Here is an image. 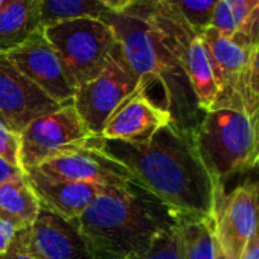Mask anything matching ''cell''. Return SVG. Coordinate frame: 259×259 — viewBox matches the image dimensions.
I'll return each instance as SVG.
<instances>
[{
  "mask_svg": "<svg viewBox=\"0 0 259 259\" xmlns=\"http://www.w3.org/2000/svg\"><path fill=\"white\" fill-rule=\"evenodd\" d=\"M99 147L130 171L135 185L180 218H213L218 182L197 151L194 130L171 122L147 142L126 144L101 138Z\"/></svg>",
  "mask_w": 259,
  "mask_h": 259,
  "instance_id": "6da1fadb",
  "label": "cell"
},
{
  "mask_svg": "<svg viewBox=\"0 0 259 259\" xmlns=\"http://www.w3.org/2000/svg\"><path fill=\"white\" fill-rule=\"evenodd\" d=\"M180 217L135 183L107 188L72 221L93 259H126L144 253Z\"/></svg>",
  "mask_w": 259,
  "mask_h": 259,
  "instance_id": "7a4b0ae2",
  "label": "cell"
},
{
  "mask_svg": "<svg viewBox=\"0 0 259 259\" xmlns=\"http://www.w3.org/2000/svg\"><path fill=\"white\" fill-rule=\"evenodd\" d=\"M102 20L113 29L126 64L142 79L147 93L153 84H159L174 123L194 130L200 110L183 69L157 28L132 4L120 13L108 11Z\"/></svg>",
  "mask_w": 259,
  "mask_h": 259,
  "instance_id": "3957f363",
  "label": "cell"
},
{
  "mask_svg": "<svg viewBox=\"0 0 259 259\" xmlns=\"http://www.w3.org/2000/svg\"><path fill=\"white\" fill-rule=\"evenodd\" d=\"M194 142L213 180L223 185L253 168L254 128L247 113L227 108L203 113L194 128Z\"/></svg>",
  "mask_w": 259,
  "mask_h": 259,
  "instance_id": "277c9868",
  "label": "cell"
},
{
  "mask_svg": "<svg viewBox=\"0 0 259 259\" xmlns=\"http://www.w3.org/2000/svg\"><path fill=\"white\" fill-rule=\"evenodd\" d=\"M43 34L58 52L75 89L102 72L117 43L110 25L98 19L58 22L45 26Z\"/></svg>",
  "mask_w": 259,
  "mask_h": 259,
  "instance_id": "5b68a950",
  "label": "cell"
},
{
  "mask_svg": "<svg viewBox=\"0 0 259 259\" xmlns=\"http://www.w3.org/2000/svg\"><path fill=\"white\" fill-rule=\"evenodd\" d=\"M142 87L147 90L142 79L126 64L116 43L102 72L75 89L72 105L90 133L101 136L102 128L113 111Z\"/></svg>",
  "mask_w": 259,
  "mask_h": 259,
  "instance_id": "8992f818",
  "label": "cell"
},
{
  "mask_svg": "<svg viewBox=\"0 0 259 259\" xmlns=\"http://www.w3.org/2000/svg\"><path fill=\"white\" fill-rule=\"evenodd\" d=\"M92 135L72 104L31 120L20 133V168H37L67 151L90 145Z\"/></svg>",
  "mask_w": 259,
  "mask_h": 259,
  "instance_id": "52a82bcc",
  "label": "cell"
},
{
  "mask_svg": "<svg viewBox=\"0 0 259 259\" xmlns=\"http://www.w3.org/2000/svg\"><path fill=\"white\" fill-rule=\"evenodd\" d=\"M256 25L251 32H239L235 35H226L210 26L198 32L209 54L218 87L213 110L227 108L248 114L245 78Z\"/></svg>",
  "mask_w": 259,
  "mask_h": 259,
  "instance_id": "ba28073f",
  "label": "cell"
},
{
  "mask_svg": "<svg viewBox=\"0 0 259 259\" xmlns=\"http://www.w3.org/2000/svg\"><path fill=\"white\" fill-rule=\"evenodd\" d=\"M257 224L259 183L247 182L227 192L218 182L213 201V232L232 259H239Z\"/></svg>",
  "mask_w": 259,
  "mask_h": 259,
  "instance_id": "9c48e42d",
  "label": "cell"
},
{
  "mask_svg": "<svg viewBox=\"0 0 259 259\" xmlns=\"http://www.w3.org/2000/svg\"><path fill=\"white\" fill-rule=\"evenodd\" d=\"M98 136L93 144L60 154L37 166L40 172L58 180L89 183L99 188H125L133 183L130 171L99 147Z\"/></svg>",
  "mask_w": 259,
  "mask_h": 259,
  "instance_id": "30bf717a",
  "label": "cell"
},
{
  "mask_svg": "<svg viewBox=\"0 0 259 259\" xmlns=\"http://www.w3.org/2000/svg\"><path fill=\"white\" fill-rule=\"evenodd\" d=\"M5 55L22 75L34 82L54 102L58 105L72 104L75 87L64 70L58 52L45 37L43 29L5 52Z\"/></svg>",
  "mask_w": 259,
  "mask_h": 259,
  "instance_id": "8fae6325",
  "label": "cell"
},
{
  "mask_svg": "<svg viewBox=\"0 0 259 259\" xmlns=\"http://www.w3.org/2000/svg\"><path fill=\"white\" fill-rule=\"evenodd\" d=\"M60 107L0 52V123L20 135L31 120Z\"/></svg>",
  "mask_w": 259,
  "mask_h": 259,
  "instance_id": "7c38bea8",
  "label": "cell"
},
{
  "mask_svg": "<svg viewBox=\"0 0 259 259\" xmlns=\"http://www.w3.org/2000/svg\"><path fill=\"white\" fill-rule=\"evenodd\" d=\"M171 122H174L171 113L151 99L142 87L113 111L102 128L101 138L105 141L142 144Z\"/></svg>",
  "mask_w": 259,
  "mask_h": 259,
  "instance_id": "4fadbf2b",
  "label": "cell"
},
{
  "mask_svg": "<svg viewBox=\"0 0 259 259\" xmlns=\"http://www.w3.org/2000/svg\"><path fill=\"white\" fill-rule=\"evenodd\" d=\"M14 241L35 259H93L73 223L45 209L31 227L16 232Z\"/></svg>",
  "mask_w": 259,
  "mask_h": 259,
  "instance_id": "5bb4252c",
  "label": "cell"
},
{
  "mask_svg": "<svg viewBox=\"0 0 259 259\" xmlns=\"http://www.w3.org/2000/svg\"><path fill=\"white\" fill-rule=\"evenodd\" d=\"M25 176L40 201V207L67 221H75L107 189L89 183L52 179L37 168L26 169Z\"/></svg>",
  "mask_w": 259,
  "mask_h": 259,
  "instance_id": "9a60e30c",
  "label": "cell"
},
{
  "mask_svg": "<svg viewBox=\"0 0 259 259\" xmlns=\"http://www.w3.org/2000/svg\"><path fill=\"white\" fill-rule=\"evenodd\" d=\"M41 29V0H5L0 8V52L14 49Z\"/></svg>",
  "mask_w": 259,
  "mask_h": 259,
  "instance_id": "2e32d148",
  "label": "cell"
},
{
  "mask_svg": "<svg viewBox=\"0 0 259 259\" xmlns=\"http://www.w3.org/2000/svg\"><path fill=\"white\" fill-rule=\"evenodd\" d=\"M40 201L25 172L0 183V218L16 230L31 227L40 215Z\"/></svg>",
  "mask_w": 259,
  "mask_h": 259,
  "instance_id": "e0dca14e",
  "label": "cell"
},
{
  "mask_svg": "<svg viewBox=\"0 0 259 259\" xmlns=\"http://www.w3.org/2000/svg\"><path fill=\"white\" fill-rule=\"evenodd\" d=\"M182 259H215L213 218H182Z\"/></svg>",
  "mask_w": 259,
  "mask_h": 259,
  "instance_id": "ac0fdd59",
  "label": "cell"
},
{
  "mask_svg": "<svg viewBox=\"0 0 259 259\" xmlns=\"http://www.w3.org/2000/svg\"><path fill=\"white\" fill-rule=\"evenodd\" d=\"M108 11L98 0H41L43 28L75 19L102 20Z\"/></svg>",
  "mask_w": 259,
  "mask_h": 259,
  "instance_id": "d6986e66",
  "label": "cell"
},
{
  "mask_svg": "<svg viewBox=\"0 0 259 259\" xmlns=\"http://www.w3.org/2000/svg\"><path fill=\"white\" fill-rule=\"evenodd\" d=\"M259 11V0H218L210 28L235 35L247 29Z\"/></svg>",
  "mask_w": 259,
  "mask_h": 259,
  "instance_id": "ffe728a7",
  "label": "cell"
},
{
  "mask_svg": "<svg viewBox=\"0 0 259 259\" xmlns=\"http://www.w3.org/2000/svg\"><path fill=\"white\" fill-rule=\"evenodd\" d=\"M195 32L209 28L218 0H162Z\"/></svg>",
  "mask_w": 259,
  "mask_h": 259,
  "instance_id": "44dd1931",
  "label": "cell"
},
{
  "mask_svg": "<svg viewBox=\"0 0 259 259\" xmlns=\"http://www.w3.org/2000/svg\"><path fill=\"white\" fill-rule=\"evenodd\" d=\"M182 220V218H180ZM126 259H182V235L180 221L172 229L160 235L148 250Z\"/></svg>",
  "mask_w": 259,
  "mask_h": 259,
  "instance_id": "7402d4cb",
  "label": "cell"
},
{
  "mask_svg": "<svg viewBox=\"0 0 259 259\" xmlns=\"http://www.w3.org/2000/svg\"><path fill=\"white\" fill-rule=\"evenodd\" d=\"M245 84H247V110L248 114H251L259 105V20L254 29L253 45L250 49Z\"/></svg>",
  "mask_w": 259,
  "mask_h": 259,
  "instance_id": "603a6c76",
  "label": "cell"
},
{
  "mask_svg": "<svg viewBox=\"0 0 259 259\" xmlns=\"http://www.w3.org/2000/svg\"><path fill=\"white\" fill-rule=\"evenodd\" d=\"M0 157L10 165L20 168V135L11 132L2 123H0Z\"/></svg>",
  "mask_w": 259,
  "mask_h": 259,
  "instance_id": "cb8c5ba5",
  "label": "cell"
},
{
  "mask_svg": "<svg viewBox=\"0 0 259 259\" xmlns=\"http://www.w3.org/2000/svg\"><path fill=\"white\" fill-rule=\"evenodd\" d=\"M16 232L17 230L10 223H7L0 218V256L5 254L10 250L11 242L16 236Z\"/></svg>",
  "mask_w": 259,
  "mask_h": 259,
  "instance_id": "d4e9b609",
  "label": "cell"
},
{
  "mask_svg": "<svg viewBox=\"0 0 259 259\" xmlns=\"http://www.w3.org/2000/svg\"><path fill=\"white\" fill-rule=\"evenodd\" d=\"M239 259H259V224L256 232L247 241Z\"/></svg>",
  "mask_w": 259,
  "mask_h": 259,
  "instance_id": "484cf974",
  "label": "cell"
},
{
  "mask_svg": "<svg viewBox=\"0 0 259 259\" xmlns=\"http://www.w3.org/2000/svg\"><path fill=\"white\" fill-rule=\"evenodd\" d=\"M23 171L17 166L10 165L8 162H5L2 157H0V183H4L10 179H14L17 176H22Z\"/></svg>",
  "mask_w": 259,
  "mask_h": 259,
  "instance_id": "4316f807",
  "label": "cell"
},
{
  "mask_svg": "<svg viewBox=\"0 0 259 259\" xmlns=\"http://www.w3.org/2000/svg\"><path fill=\"white\" fill-rule=\"evenodd\" d=\"M0 259H35L34 256H31L29 253H26L14 239H13V242H11V247H10V250L5 253V254H2L0 256Z\"/></svg>",
  "mask_w": 259,
  "mask_h": 259,
  "instance_id": "83f0119b",
  "label": "cell"
},
{
  "mask_svg": "<svg viewBox=\"0 0 259 259\" xmlns=\"http://www.w3.org/2000/svg\"><path fill=\"white\" fill-rule=\"evenodd\" d=\"M250 117H251V123L254 128V162H253V166H254L256 160L259 159V105L250 114Z\"/></svg>",
  "mask_w": 259,
  "mask_h": 259,
  "instance_id": "f1b7e54d",
  "label": "cell"
},
{
  "mask_svg": "<svg viewBox=\"0 0 259 259\" xmlns=\"http://www.w3.org/2000/svg\"><path fill=\"white\" fill-rule=\"evenodd\" d=\"M99 4H102L107 10H110L111 13H120L123 11L133 0H98Z\"/></svg>",
  "mask_w": 259,
  "mask_h": 259,
  "instance_id": "f546056e",
  "label": "cell"
},
{
  "mask_svg": "<svg viewBox=\"0 0 259 259\" xmlns=\"http://www.w3.org/2000/svg\"><path fill=\"white\" fill-rule=\"evenodd\" d=\"M213 238H215V259H232V257L226 253V250L223 248V245L218 242V239H217V236H215V232H213Z\"/></svg>",
  "mask_w": 259,
  "mask_h": 259,
  "instance_id": "4dcf8cb0",
  "label": "cell"
},
{
  "mask_svg": "<svg viewBox=\"0 0 259 259\" xmlns=\"http://www.w3.org/2000/svg\"><path fill=\"white\" fill-rule=\"evenodd\" d=\"M253 168H256V169L259 171V159L256 160V163H254V166H253Z\"/></svg>",
  "mask_w": 259,
  "mask_h": 259,
  "instance_id": "1f68e13d",
  "label": "cell"
}]
</instances>
